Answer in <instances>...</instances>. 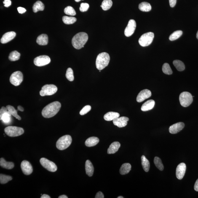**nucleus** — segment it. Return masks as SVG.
Instances as JSON below:
<instances>
[{"label":"nucleus","instance_id":"c9c22d12","mask_svg":"<svg viewBox=\"0 0 198 198\" xmlns=\"http://www.w3.org/2000/svg\"><path fill=\"white\" fill-rule=\"evenodd\" d=\"M182 31L180 30L175 31L169 37V39L171 41H175L180 38L182 35Z\"/></svg>","mask_w":198,"mask_h":198},{"label":"nucleus","instance_id":"ea45409f","mask_svg":"<svg viewBox=\"0 0 198 198\" xmlns=\"http://www.w3.org/2000/svg\"><path fill=\"white\" fill-rule=\"evenodd\" d=\"M64 12L67 15L71 16H74L76 15V12L75 9L72 7L70 6H68L65 8L64 10Z\"/></svg>","mask_w":198,"mask_h":198},{"label":"nucleus","instance_id":"a878e982","mask_svg":"<svg viewBox=\"0 0 198 198\" xmlns=\"http://www.w3.org/2000/svg\"><path fill=\"white\" fill-rule=\"evenodd\" d=\"M132 168L131 164L128 163L123 164L120 169V172L121 175H124L129 173Z\"/></svg>","mask_w":198,"mask_h":198},{"label":"nucleus","instance_id":"2eb2a0df","mask_svg":"<svg viewBox=\"0 0 198 198\" xmlns=\"http://www.w3.org/2000/svg\"><path fill=\"white\" fill-rule=\"evenodd\" d=\"M151 95V92L149 90L145 89L142 90L137 96V101L138 103H141L146 99L149 98Z\"/></svg>","mask_w":198,"mask_h":198},{"label":"nucleus","instance_id":"b1692460","mask_svg":"<svg viewBox=\"0 0 198 198\" xmlns=\"http://www.w3.org/2000/svg\"><path fill=\"white\" fill-rule=\"evenodd\" d=\"M119 116L120 114L119 113L110 112L105 115L104 116V119L106 121H111L117 119L118 117H119Z\"/></svg>","mask_w":198,"mask_h":198},{"label":"nucleus","instance_id":"7c9ffc66","mask_svg":"<svg viewBox=\"0 0 198 198\" xmlns=\"http://www.w3.org/2000/svg\"><path fill=\"white\" fill-rule=\"evenodd\" d=\"M6 108H7L8 111L14 117L16 118L18 120H21V118L17 114V111L13 106L8 105L6 106Z\"/></svg>","mask_w":198,"mask_h":198},{"label":"nucleus","instance_id":"4be33fe9","mask_svg":"<svg viewBox=\"0 0 198 198\" xmlns=\"http://www.w3.org/2000/svg\"><path fill=\"white\" fill-rule=\"evenodd\" d=\"M86 173L89 177H92L93 174L94 168L93 165L89 160L86 161L85 163Z\"/></svg>","mask_w":198,"mask_h":198},{"label":"nucleus","instance_id":"a19ab883","mask_svg":"<svg viewBox=\"0 0 198 198\" xmlns=\"http://www.w3.org/2000/svg\"><path fill=\"white\" fill-rule=\"evenodd\" d=\"M66 77L68 81H72L74 80V77L73 75V70L71 68H68L67 70Z\"/></svg>","mask_w":198,"mask_h":198},{"label":"nucleus","instance_id":"a211bd4d","mask_svg":"<svg viewBox=\"0 0 198 198\" xmlns=\"http://www.w3.org/2000/svg\"><path fill=\"white\" fill-rule=\"evenodd\" d=\"M16 36V33L15 32L11 31L5 33L1 38V44H6L10 41L13 39Z\"/></svg>","mask_w":198,"mask_h":198},{"label":"nucleus","instance_id":"4468645a","mask_svg":"<svg viewBox=\"0 0 198 198\" xmlns=\"http://www.w3.org/2000/svg\"><path fill=\"white\" fill-rule=\"evenodd\" d=\"M186 165L184 163H181L179 164L177 168L176 172V174L178 179H182L186 172Z\"/></svg>","mask_w":198,"mask_h":198},{"label":"nucleus","instance_id":"423d86ee","mask_svg":"<svg viewBox=\"0 0 198 198\" xmlns=\"http://www.w3.org/2000/svg\"><path fill=\"white\" fill-rule=\"evenodd\" d=\"M179 100L180 105L184 107H187L192 103L193 96L189 92H183L180 94Z\"/></svg>","mask_w":198,"mask_h":198},{"label":"nucleus","instance_id":"6ab92c4d","mask_svg":"<svg viewBox=\"0 0 198 198\" xmlns=\"http://www.w3.org/2000/svg\"><path fill=\"white\" fill-rule=\"evenodd\" d=\"M154 105L155 101L154 100H148L142 105L141 110L142 111L144 112L149 111L154 108Z\"/></svg>","mask_w":198,"mask_h":198},{"label":"nucleus","instance_id":"72a5a7b5","mask_svg":"<svg viewBox=\"0 0 198 198\" xmlns=\"http://www.w3.org/2000/svg\"><path fill=\"white\" fill-rule=\"evenodd\" d=\"M11 116L12 115L9 113V111L4 113L1 117H0L1 120L5 124H8L10 123L11 121Z\"/></svg>","mask_w":198,"mask_h":198},{"label":"nucleus","instance_id":"2f4dec72","mask_svg":"<svg viewBox=\"0 0 198 198\" xmlns=\"http://www.w3.org/2000/svg\"><path fill=\"white\" fill-rule=\"evenodd\" d=\"M113 3L112 0H104L102 2L100 7L103 10L106 11L109 10L112 6Z\"/></svg>","mask_w":198,"mask_h":198},{"label":"nucleus","instance_id":"f257e3e1","mask_svg":"<svg viewBox=\"0 0 198 198\" xmlns=\"http://www.w3.org/2000/svg\"><path fill=\"white\" fill-rule=\"evenodd\" d=\"M61 108V104L55 101L49 104L44 108L41 112L43 117L50 118L53 117L58 113Z\"/></svg>","mask_w":198,"mask_h":198},{"label":"nucleus","instance_id":"7ed1b4c3","mask_svg":"<svg viewBox=\"0 0 198 198\" xmlns=\"http://www.w3.org/2000/svg\"><path fill=\"white\" fill-rule=\"evenodd\" d=\"M109 54L105 52H102L97 56L96 60V66L99 70H102L108 66L109 63Z\"/></svg>","mask_w":198,"mask_h":198},{"label":"nucleus","instance_id":"ddd939ff","mask_svg":"<svg viewBox=\"0 0 198 198\" xmlns=\"http://www.w3.org/2000/svg\"><path fill=\"white\" fill-rule=\"evenodd\" d=\"M22 171L25 175H30L33 172V168L30 163L26 160H24L21 165Z\"/></svg>","mask_w":198,"mask_h":198},{"label":"nucleus","instance_id":"8fccbe9b","mask_svg":"<svg viewBox=\"0 0 198 198\" xmlns=\"http://www.w3.org/2000/svg\"><path fill=\"white\" fill-rule=\"evenodd\" d=\"M195 191H198V179L196 180L194 186Z\"/></svg>","mask_w":198,"mask_h":198},{"label":"nucleus","instance_id":"6e6d98bb","mask_svg":"<svg viewBox=\"0 0 198 198\" xmlns=\"http://www.w3.org/2000/svg\"><path fill=\"white\" fill-rule=\"evenodd\" d=\"M196 38H197V39H198V31L197 33V34H196Z\"/></svg>","mask_w":198,"mask_h":198},{"label":"nucleus","instance_id":"4c0bfd02","mask_svg":"<svg viewBox=\"0 0 198 198\" xmlns=\"http://www.w3.org/2000/svg\"><path fill=\"white\" fill-rule=\"evenodd\" d=\"M12 180V177L10 176L1 174L0 175V183L1 184H6Z\"/></svg>","mask_w":198,"mask_h":198},{"label":"nucleus","instance_id":"79ce46f5","mask_svg":"<svg viewBox=\"0 0 198 198\" xmlns=\"http://www.w3.org/2000/svg\"><path fill=\"white\" fill-rule=\"evenodd\" d=\"M91 108H91V106L90 105H86V106L84 107L81 110L80 112V114L81 115H85L86 113L89 112L91 110Z\"/></svg>","mask_w":198,"mask_h":198},{"label":"nucleus","instance_id":"20e7f679","mask_svg":"<svg viewBox=\"0 0 198 198\" xmlns=\"http://www.w3.org/2000/svg\"><path fill=\"white\" fill-rule=\"evenodd\" d=\"M72 142V138L69 135H65L61 137L57 140L56 147L57 148L60 150H64L66 149L69 146Z\"/></svg>","mask_w":198,"mask_h":198},{"label":"nucleus","instance_id":"49530a36","mask_svg":"<svg viewBox=\"0 0 198 198\" xmlns=\"http://www.w3.org/2000/svg\"><path fill=\"white\" fill-rule=\"evenodd\" d=\"M95 198H104V196L103 193L101 192V191H99L96 195Z\"/></svg>","mask_w":198,"mask_h":198},{"label":"nucleus","instance_id":"412c9836","mask_svg":"<svg viewBox=\"0 0 198 198\" xmlns=\"http://www.w3.org/2000/svg\"><path fill=\"white\" fill-rule=\"evenodd\" d=\"M36 42L40 45L45 46L48 43V37L47 35L42 34L38 37Z\"/></svg>","mask_w":198,"mask_h":198},{"label":"nucleus","instance_id":"473e14b6","mask_svg":"<svg viewBox=\"0 0 198 198\" xmlns=\"http://www.w3.org/2000/svg\"><path fill=\"white\" fill-rule=\"evenodd\" d=\"M20 54L16 51H14L9 54V59L10 61H14L20 59Z\"/></svg>","mask_w":198,"mask_h":198},{"label":"nucleus","instance_id":"f03ea898","mask_svg":"<svg viewBox=\"0 0 198 198\" xmlns=\"http://www.w3.org/2000/svg\"><path fill=\"white\" fill-rule=\"evenodd\" d=\"M88 40V35L86 33L82 32L77 33L73 37L72 43L75 49L79 50L84 47Z\"/></svg>","mask_w":198,"mask_h":198},{"label":"nucleus","instance_id":"9b49d317","mask_svg":"<svg viewBox=\"0 0 198 198\" xmlns=\"http://www.w3.org/2000/svg\"><path fill=\"white\" fill-rule=\"evenodd\" d=\"M51 62V59L47 55H43L36 57L34 60L35 65L38 66H42L48 64Z\"/></svg>","mask_w":198,"mask_h":198},{"label":"nucleus","instance_id":"58836bf2","mask_svg":"<svg viewBox=\"0 0 198 198\" xmlns=\"http://www.w3.org/2000/svg\"><path fill=\"white\" fill-rule=\"evenodd\" d=\"M162 71L165 74L170 75L172 73V71L170 65L168 64L164 63L162 67Z\"/></svg>","mask_w":198,"mask_h":198},{"label":"nucleus","instance_id":"f704fd0d","mask_svg":"<svg viewBox=\"0 0 198 198\" xmlns=\"http://www.w3.org/2000/svg\"><path fill=\"white\" fill-rule=\"evenodd\" d=\"M77 20L75 17H68L64 16L63 17V21L64 23L66 24H72L76 22Z\"/></svg>","mask_w":198,"mask_h":198},{"label":"nucleus","instance_id":"5701e85b","mask_svg":"<svg viewBox=\"0 0 198 198\" xmlns=\"http://www.w3.org/2000/svg\"><path fill=\"white\" fill-rule=\"evenodd\" d=\"M99 139L96 137H92L87 139L85 141V144L87 147H92L95 146L99 143Z\"/></svg>","mask_w":198,"mask_h":198},{"label":"nucleus","instance_id":"f3484780","mask_svg":"<svg viewBox=\"0 0 198 198\" xmlns=\"http://www.w3.org/2000/svg\"><path fill=\"white\" fill-rule=\"evenodd\" d=\"M185 127V124L182 122L177 123L169 128V132L172 134H175L180 132Z\"/></svg>","mask_w":198,"mask_h":198},{"label":"nucleus","instance_id":"5fc2aeb1","mask_svg":"<svg viewBox=\"0 0 198 198\" xmlns=\"http://www.w3.org/2000/svg\"><path fill=\"white\" fill-rule=\"evenodd\" d=\"M75 1L76 2H79L80 1H83V0H75Z\"/></svg>","mask_w":198,"mask_h":198},{"label":"nucleus","instance_id":"c756f323","mask_svg":"<svg viewBox=\"0 0 198 198\" xmlns=\"http://www.w3.org/2000/svg\"><path fill=\"white\" fill-rule=\"evenodd\" d=\"M174 66L176 68L178 71H182L185 69V66L182 62L179 60H175L173 62Z\"/></svg>","mask_w":198,"mask_h":198},{"label":"nucleus","instance_id":"9d476101","mask_svg":"<svg viewBox=\"0 0 198 198\" xmlns=\"http://www.w3.org/2000/svg\"><path fill=\"white\" fill-rule=\"evenodd\" d=\"M40 162L41 165L49 171L54 172L57 170V167L55 164L46 158H41Z\"/></svg>","mask_w":198,"mask_h":198},{"label":"nucleus","instance_id":"4d7b16f0","mask_svg":"<svg viewBox=\"0 0 198 198\" xmlns=\"http://www.w3.org/2000/svg\"><path fill=\"white\" fill-rule=\"evenodd\" d=\"M124 197H122V196H119V197H117V198H123Z\"/></svg>","mask_w":198,"mask_h":198},{"label":"nucleus","instance_id":"864d4df0","mask_svg":"<svg viewBox=\"0 0 198 198\" xmlns=\"http://www.w3.org/2000/svg\"><path fill=\"white\" fill-rule=\"evenodd\" d=\"M68 197L65 195H61L59 196L58 198H68Z\"/></svg>","mask_w":198,"mask_h":198},{"label":"nucleus","instance_id":"393cba45","mask_svg":"<svg viewBox=\"0 0 198 198\" xmlns=\"http://www.w3.org/2000/svg\"><path fill=\"white\" fill-rule=\"evenodd\" d=\"M0 165L3 168L8 170H10L13 168L14 167V164L13 163L6 162L3 158H1L0 160Z\"/></svg>","mask_w":198,"mask_h":198},{"label":"nucleus","instance_id":"1a4fd4ad","mask_svg":"<svg viewBox=\"0 0 198 198\" xmlns=\"http://www.w3.org/2000/svg\"><path fill=\"white\" fill-rule=\"evenodd\" d=\"M23 73L19 71L13 73L10 78V82L13 85L16 86L20 85L23 81Z\"/></svg>","mask_w":198,"mask_h":198},{"label":"nucleus","instance_id":"c85d7f7f","mask_svg":"<svg viewBox=\"0 0 198 198\" xmlns=\"http://www.w3.org/2000/svg\"><path fill=\"white\" fill-rule=\"evenodd\" d=\"M141 162L143 170L145 172H148L150 168V163L149 161L144 156H142Z\"/></svg>","mask_w":198,"mask_h":198},{"label":"nucleus","instance_id":"e433bc0d","mask_svg":"<svg viewBox=\"0 0 198 198\" xmlns=\"http://www.w3.org/2000/svg\"><path fill=\"white\" fill-rule=\"evenodd\" d=\"M154 162L155 165L160 170L163 171L164 169V166L160 158L157 157H154Z\"/></svg>","mask_w":198,"mask_h":198},{"label":"nucleus","instance_id":"39448f33","mask_svg":"<svg viewBox=\"0 0 198 198\" xmlns=\"http://www.w3.org/2000/svg\"><path fill=\"white\" fill-rule=\"evenodd\" d=\"M6 134L10 137H18L24 133V130L21 127L16 126H8L4 130Z\"/></svg>","mask_w":198,"mask_h":198},{"label":"nucleus","instance_id":"cd10ccee","mask_svg":"<svg viewBox=\"0 0 198 198\" xmlns=\"http://www.w3.org/2000/svg\"><path fill=\"white\" fill-rule=\"evenodd\" d=\"M139 9L143 12H148L151 10V7L149 3L143 2L140 4L139 5Z\"/></svg>","mask_w":198,"mask_h":198},{"label":"nucleus","instance_id":"dca6fc26","mask_svg":"<svg viewBox=\"0 0 198 198\" xmlns=\"http://www.w3.org/2000/svg\"><path fill=\"white\" fill-rule=\"evenodd\" d=\"M129 118L126 117H118L113 120V123L118 127L122 128L125 127L129 121Z\"/></svg>","mask_w":198,"mask_h":198},{"label":"nucleus","instance_id":"f8f14e48","mask_svg":"<svg viewBox=\"0 0 198 198\" xmlns=\"http://www.w3.org/2000/svg\"><path fill=\"white\" fill-rule=\"evenodd\" d=\"M136 23L134 20H130L127 26L124 31V34L127 37H130L134 33Z\"/></svg>","mask_w":198,"mask_h":198},{"label":"nucleus","instance_id":"c03bdc74","mask_svg":"<svg viewBox=\"0 0 198 198\" xmlns=\"http://www.w3.org/2000/svg\"><path fill=\"white\" fill-rule=\"evenodd\" d=\"M8 111L7 108L6 107H2L1 108V110H0V117H1L3 114H4V113L7 112Z\"/></svg>","mask_w":198,"mask_h":198},{"label":"nucleus","instance_id":"09e8293b","mask_svg":"<svg viewBox=\"0 0 198 198\" xmlns=\"http://www.w3.org/2000/svg\"><path fill=\"white\" fill-rule=\"evenodd\" d=\"M169 3L171 7H173L176 4L177 0H169Z\"/></svg>","mask_w":198,"mask_h":198},{"label":"nucleus","instance_id":"37998d69","mask_svg":"<svg viewBox=\"0 0 198 198\" xmlns=\"http://www.w3.org/2000/svg\"><path fill=\"white\" fill-rule=\"evenodd\" d=\"M89 7V5L87 3H81L79 8L80 10L82 12H85L87 11Z\"/></svg>","mask_w":198,"mask_h":198},{"label":"nucleus","instance_id":"3c124183","mask_svg":"<svg viewBox=\"0 0 198 198\" xmlns=\"http://www.w3.org/2000/svg\"><path fill=\"white\" fill-rule=\"evenodd\" d=\"M41 198H50V196L48 195L47 194H43L41 197Z\"/></svg>","mask_w":198,"mask_h":198},{"label":"nucleus","instance_id":"de8ad7c7","mask_svg":"<svg viewBox=\"0 0 198 198\" xmlns=\"http://www.w3.org/2000/svg\"><path fill=\"white\" fill-rule=\"evenodd\" d=\"M18 12L20 14H23L26 12V10L23 7H18L17 8Z\"/></svg>","mask_w":198,"mask_h":198},{"label":"nucleus","instance_id":"6e6552de","mask_svg":"<svg viewBox=\"0 0 198 198\" xmlns=\"http://www.w3.org/2000/svg\"><path fill=\"white\" fill-rule=\"evenodd\" d=\"M57 90L56 86L54 84H46L42 87L40 92V95L41 96L52 95L55 94Z\"/></svg>","mask_w":198,"mask_h":198},{"label":"nucleus","instance_id":"0eeeda50","mask_svg":"<svg viewBox=\"0 0 198 198\" xmlns=\"http://www.w3.org/2000/svg\"><path fill=\"white\" fill-rule=\"evenodd\" d=\"M154 38V33L151 32L144 33L140 38L138 41L139 43L143 47H146L151 44Z\"/></svg>","mask_w":198,"mask_h":198},{"label":"nucleus","instance_id":"603ef678","mask_svg":"<svg viewBox=\"0 0 198 198\" xmlns=\"http://www.w3.org/2000/svg\"><path fill=\"white\" fill-rule=\"evenodd\" d=\"M17 109H18V110L19 111L23 112L24 111V108L21 106H20V105L17 107Z\"/></svg>","mask_w":198,"mask_h":198},{"label":"nucleus","instance_id":"aec40b11","mask_svg":"<svg viewBox=\"0 0 198 198\" xmlns=\"http://www.w3.org/2000/svg\"><path fill=\"white\" fill-rule=\"evenodd\" d=\"M120 143L118 142H115L110 145L108 149V153L109 154H114L117 152L120 148Z\"/></svg>","mask_w":198,"mask_h":198},{"label":"nucleus","instance_id":"a18cd8bd","mask_svg":"<svg viewBox=\"0 0 198 198\" xmlns=\"http://www.w3.org/2000/svg\"><path fill=\"white\" fill-rule=\"evenodd\" d=\"M5 7H9L11 5V1L10 0H4L3 1Z\"/></svg>","mask_w":198,"mask_h":198},{"label":"nucleus","instance_id":"bb28decb","mask_svg":"<svg viewBox=\"0 0 198 198\" xmlns=\"http://www.w3.org/2000/svg\"><path fill=\"white\" fill-rule=\"evenodd\" d=\"M44 9V5L40 1H37L33 6V10L34 13H37L39 11H43Z\"/></svg>","mask_w":198,"mask_h":198}]
</instances>
